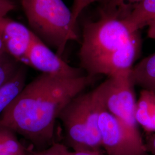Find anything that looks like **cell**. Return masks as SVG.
Listing matches in <instances>:
<instances>
[{
  "instance_id": "obj_9",
  "label": "cell",
  "mask_w": 155,
  "mask_h": 155,
  "mask_svg": "<svg viewBox=\"0 0 155 155\" xmlns=\"http://www.w3.org/2000/svg\"><path fill=\"white\" fill-rule=\"evenodd\" d=\"M134 116L136 121L147 134L155 133V94L141 89L137 100Z\"/></svg>"
},
{
  "instance_id": "obj_10",
  "label": "cell",
  "mask_w": 155,
  "mask_h": 155,
  "mask_svg": "<svg viewBox=\"0 0 155 155\" xmlns=\"http://www.w3.org/2000/svg\"><path fill=\"white\" fill-rule=\"evenodd\" d=\"M130 76L135 86L155 94V52L134 66Z\"/></svg>"
},
{
  "instance_id": "obj_18",
  "label": "cell",
  "mask_w": 155,
  "mask_h": 155,
  "mask_svg": "<svg viewBox=\"0 0 155 155\" xmlns=\"http://www.w3.org/2000/svg\"><path fill=\"white\" fill-rule=\"evenodd\" d=\"M15 8L16 4L12 0H0V17L6 16Z\"/></svg>"
},
{
  "instance_id": "obj_8",
  "label": "cell",
  "mask_w": 155,
  "mask_h": 155,
  "mask_svg": "<svg viewBox=\"0 0 155 155\" xmlns=\"http://www.w3.org/2000/svg\"><path fill=\"white\" fill-rule=\"evenodd\" d=\"M33 35L21 23L6 16L0 17V38L6 52L25 65Z\"/></svg>"
},
{
  "instance_id": "obj_14",
  "label": "cell",
  "mask_w": 155,
  "mask_h": 155,
  "mask_svg": "<svg viewBox=\"0 0 155 155\" xmlns=\"http://www.w3.org/2000/svg\"><path fill=\"white\" fill-rule=\"evenodd\" d=\"M0 155H27L26 150L11 129L0 125Z\"/></svg>"
},
{
  "instance_id": "obj_11",
  "label": "cell",
  "mask_w": 155,
  "mask_h": 155,
  "mask_svg": "<svg viewBox=\"0 0 155 155\" xmlns=\"http://www.w3.org/2000/svg\"><path fill=\"white\" fill-rule=\"evenodd\" d=\"M26 67L22 64L15 75L0 87V117L26 84Z\"/></svg>"
},
{
  "instance_id": "obj_2",
  "label": "cell",
  "mask_w": 155,
  "mask_h": 155,
  "mask_svg": "<svg viewBox=\"0 0 155 155\" xmlns=\"http://www.w3.org/2000/svg\"><path fill=\"white\" fill-rule=\"evenodd\" d=\"M141 50L139 31H132L122 20L101 16L84 25L80 64L88 75L108 77L132 69Z\"/></svg>"
},
{
  "instance_id": "obj_12",
  "label": "cell",
  "mask_w": 155,
  "mask_h": 155,
  "mask_svg": "<svg viewBox=\"0 0 155 155\" xmlns=\"http://www.w3.org/2000/svg\"><path fill=\"white\" fill-rule=\"evenodd\" d=\"M155 19V0H142L122 20L132 31H137Z\"/></svg>"
},
{
  "instance_id": "obj_3",
  "label": "cell",
  "mask_w": 155,
  "mask_h": 155,
  "mask_svg": "<svg viewBox=\"0 0 155 155\" xmlns=\"http://www.w3.org/2000/svg\"><path fill=\"white\" fill-rule=\"evenodd\" d=\"M32 31L60 56L69 41H78L72 12L62 0H21Z\"/></svg>"
},
{
  "instance_id": "obj_1",
  "label": "cell",
  "mask_w": 155,
  "mask_h": 155,
  "mask_svg": "<svg viewBox=\"0 0 155 155\" xmlns=\"http://www.w3.org/2000/svg\"><path fill=\"white\" fill-rule=\"evenodd\" d=\"M98 76L61 77L41 74L25 84L0 117L9 127L30 141L37 150L56 143L55 124L67 105L97 81Z\"/></svg>"
},
{
  "instance_id": "obj_15",
  "label": "cell",
  "mask_w": 155,
  "mask_h": 155,
  "mask_svg": "<svg viewBox=\"0 0 155 155\" xmlns=\"http://www.w3.org/2000/svg\"><path fill=\"white\" fill-rule=\"evenodd\" d=\"M22 64L7 53L0 57V87L15 75Z\"/></svg>"
},
{
  "instance_id": "obj_20",
  "label": "cell",
  "mask_w": 155,
  "mask_h": 155,
  "mask_svg": "<svg viewBox=\"0 0 155 155\" xmlns=\"http://www.w3.org/2000/svg\"><path fill=\"white\" fill-rule=\"evenodd\" d=\"M64 155H103L102 152L91 151V150H81V151H69L68 150Z\"/></svg>"
},
{
  "instance_id": "obj_4",
  "label": "cell",
  "mask_w": 155,
  "mask_h": 155,
  "mask_svg": "<svg viewBox=\"0 0 155 155\" xmlns=\"http://www.w3.org/2000/svg\"><path fill=\"white\" fill-rule=\"evenodd\" d=\"M131 70L108 77L98 86L105 109L122 122L139 139H143L136 121L134 113L137 102Z\"/></svg>"
},
{
  "instance_id": "obj_22",
  "label": "cell",
  "mask_w": 155,
  "mask_h": 155,
  "mask_svg": "<svg viewBox=\"0 0 155 155\" xmlns=\"http://www.w3.org/2000/svg\"><path fill=\"white\" fill-rule=\"evenodd\" d=\"M5 53H6V52L4 45V44L2 41V40L0 38V57L3 55L4 54H5Z\"/></svg>"
},
{
  "instance_id": "obj_17",
  "label": "cell",
  "mask_w": 155,
  "mask_h": 155,
  "mask_svg": "<svg viewBox=\"0 0 155 155\" xmlns=\"http://www.w3.org/2000/svg\"><path fill=\"white\" fill-rule=\"evenodd\" d=\"M103 0H74L71 11L74 25L76 26L78 18L87 6L95 2H101Z\"/></svg>"
},
{
  "instance_id": "obj_16",
  "label": "cell",
  "mask_w": 155,
  "mask_h": 155,
  "mask_svg": "<svg viewBox=\"0 0 155 155\" xmlns=\"http://www.w3.org/2000/svg\"><path fill=\"white\" fill-rule=\"evenodd\" d=\"M68 150V148L64 144L56 142L45 150H27V155H64Z\"/></svg>"
},
{
  "instance_id": "obj_19",
  "label": "cell",
  "mask_w": 155,
  "mask_h": 155,
  "mask_svg": "<svg viewBox=\"0 0 155 155\" xmlns=\"http://www.w3.org/2000/svg\"><path fill=\"white\" fill-rule=\"evenodd\" d=\"M144 143L147 152L150 155H155V133L146 134Z\"/></svg>"
},
{
  "instance_id": "obj_6",
  "label": "cell",
  "mask_w": 155,
  "mask_h": 155,
  "mask_svg": "<svg viewBox=\"0 0 155 155\" xmlns=\"http://www.w3.org/2000/svg\"><path fill=\"white\" fill-rule=\"evenodd\" d=\"M91 93H82L64 108L59 119L64 129V143L73 151L90 150L87 124Z\"/></svg>"
},
{
  "instance_id": "obj_5",
  "label": "cell",
  "mask_w": 155,
  "mask_h": 155,
  "mask_svg": "<svg viewBox=\"0 0 155 155\" xmlns=\"http://www.w3.org/2000/svg\"><path fill=\"white\" fill-rule=\"evenodd\" d=\"M102 149L107 155H145L143 139L131 133L103 107L98 120Z\"/></svg>"
},
{
  "instance_id": "obj_7",
  "label": "cell",
  "mask_w": 155,
  "mask_h": 155,
  "mask_svg": "<svg viewBox=\"0 0 155 155\" xmlns=\"http://www.w3.org/2000/svg\"><path fill=\"white\" fill-rule=\"evenodd\" d=\"M25 65L33 67L41 74L58 77L77 78L84 75L81 68L68 64L35 33Z\"/></svg>"
},
{
  "instance_id": "obj_21",
  "label": "cell",
  "mask_w": 155,
  "mask_h": 155,
  "mask_svg": "<svg viewBox=\"0 0 155 155\" xmlns=\"http://www.w3.org/2000/svg\"><path fill=\"white\" fill-rule=\"evenodd\" d=\"M148 36L151 39H155V19L148 25Z\"/></svg>"
},
{
  "instance_id": "obj_23",
  "label": "cell",
  "mask_w": 155,
  "mask_h": 155,
  "mask_svg": "<svg viewBox=\"0 0 155 155\" xmlns=\"http://www.w3.org/2000/svg\"><path fill=\"white\" fill-rule=\"evenodd\" d=\"M150 155V154H149V153H147V154H146V155Z\"/></svg>"
},
{
  "instance_id": "obj_13",
  "label": "cell",
  "mask_w": 155,
  "mask_h": 155,
  "mask_svg": "<svg viewBox=\"0 0 155 155\" xmlns=\"http://www.w3.org/2000/svg\"><path fill=\"white\" fill-rule=\"evenodd\" d=\"M142 0H103L100 8L101 16L120 20L127 18Z\"/></svg>"
}]
</instances>
